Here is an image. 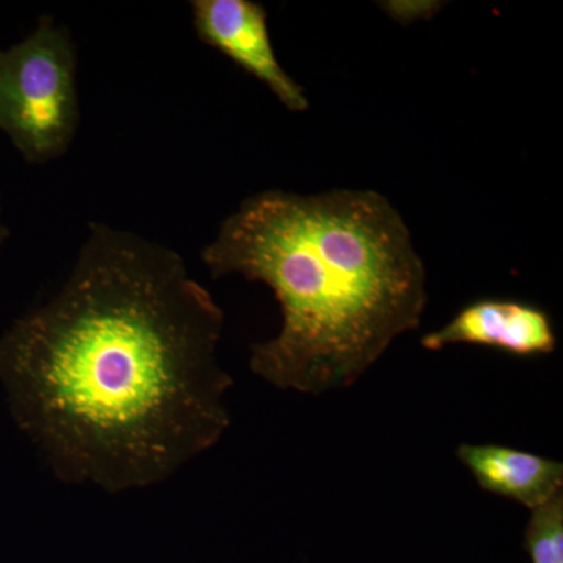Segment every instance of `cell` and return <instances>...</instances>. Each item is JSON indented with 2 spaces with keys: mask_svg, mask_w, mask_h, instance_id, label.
<instances>
[{
  "mask_svg": "<svg viewBox=\"0 0 563 563\" xmlns=\"http://www.w3.org/2000/svg\"><path fill=\"white\" fill-rule=\"evenodd\" d=\"M222 325L179 252L91 222L57 295L0 339V379L62 481L147 487L231 424Z\"/></svg>",
  "mask_w": 563,
  "mask_h": 563,
  "instance_id": "cell-1",
  "label": "cell"
},
{
  "mask_svg": "<svg viewBox=\"0 0 563 563\" xmlns=\"http://www.w3.org/2000/svg\"><path fill=\"white\" fill-rule=\"evenodd\" d=\"M211 276L272 288L274 339L251 369L280 388L322 395L357 383L402 333L421 324L426 269L401 213L376 191L257 192L202 251Z\"/></svg>",
  "mask_w": 563,
  "mask_h": 563,
  "instance_id": "cell-2",
  "label": "cell"
},
{
  "mask_svg": "<svg viewBox=\"0 0 563 563\" xmlns=\"http://www.w3.org/2000/svg\"><path fill=\"white\" fill-rule=\"evenodd\" d=\"M76 68L70 33L52 18L0 51V131L25 161L52 162L69 150L80 122Z\"/></svg>",
  "mask_w": 563,
  "mask_h": 563,
  "instance_id": "cell-3",
  "label": "cell"
},
{
  "mask_svg": "<svg viewBox=\"0 0 563 563\" xmlns=\"http://www.w3.org/2000/svg\"><path fill=\"white\" fill-rule=\"evenodd\" d=\"M192 24L203 43L209 44L240 68L261 80L291 111L309 110V99L274 52L268 14L251 0H195Z\"/></svg>",
  "mask_w": 563,
  "mask_h": 563,
  "instance_id": "cell-4",
  "label": "cell"
},
{
  "mask_svg": "<svg viewBox=\"0 0 563 563\" xmlns=\"http://www.w3.org/2000/svg\"><path fill=\"white\" fill-rule=\"evenodd\" d=\"M454 344L490 347L515 357L553 354L558 335L542 307L514 299L487 298L466 303L439 331L422 336L421 346L442 351Z\"/></svg>",
  "mask_w": 563,
  "mask_h": 563,
  "instance_id": "cell-5",
  "label": "cell"
},
{
  "mask_svg": "<svg viewBox=\"0 0 563 563\" xmlns=\"http://www.w3.org/2000/svg\"><path fill=\"white\" fill-rule=\"evenodd\" d=\"M455 454L483 490L526 509L563 492V463L554 459L495 443H462Z\"/></svg>",
  "mask_w": 563,
  "mask_h": 563,
  "instance_id": "cell-6",
  "label": "cell"
},
{
  "mask_svg": "<svg viewBox=\"0 0 563 563\" xmlns=\"http://www.w3.org/2000/svg\"><path fill=\"white\" fill-rule=\"evenodd\" d=\"M525 550L532 563H563V492L531 510Z\"/></svg>",
  "mask_w": 563,
  "mask_h": 563,
  "instance_id": "cell-7",
  "label": "cell"
},
{
  "mask_svg": "<svg viewBox=\"0 0 563 563\" xmlns=\"http://www.w3.org/2000/svg\"><path fill=\"white\" fill-rule=\"evenodd\" d=\"M391 5L393 18H396L398 21H413L418 20V18L431 16L433 3L429 2L426 5V3L421 2H393Z\"/></svg>",
  "mask_w": 563,
  "mask_h": 563,
  "instance_id": "cell-8",
  "label": "cell"
},
{
  "mask_svg": "<svg viewBox=\"0 0 563 563\" xmlns=\"http://www.w3.org/2000/svg\"><path fill=\"white\" fill-rule=\"evenodd\" d=\"M3 236H5V228H3L2 217H0V244L3 242Z\"/></svg>",
  "mask_w": 563,
  "mask_h": 563,
  "instance_id": "cell-9",
  "label": "cell"
}]
</instances>
